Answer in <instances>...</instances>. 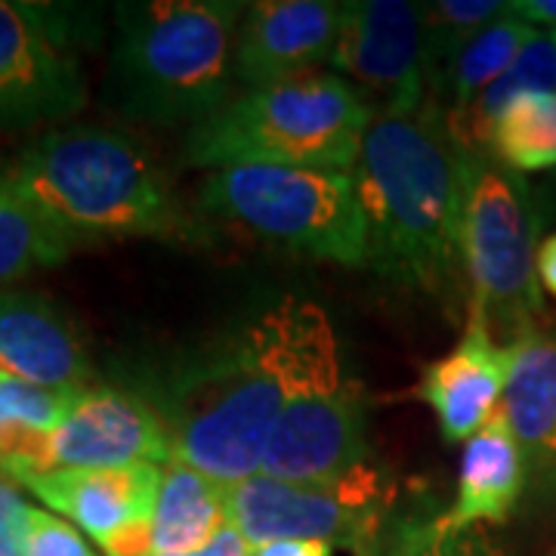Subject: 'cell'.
Wrapping results in <instances>:
<instances>
[{
	"label": "cell",
	"instance_id": "cell-1",
	"mask_svg": "<svg viewBox=\"0 0 556 556\" xmlns=\"http://www.w3.org/2000/svg\"><path fill=\"white\" fill-rule=\"evenodd\" d=\"M467 152L430 100L417 112L375 115L358 146V201L368 223V263L430 294L452 288L460 266Z\"/></svg>",
	"mask_w": 556,
	"mask_h": 556
},
{
	"label": "cell",
	"instance_id": "cell-23",
	"mask_svg": "<svg viewBox=\"0 0 556 556\" xmlns=\"http://www.w3.org/2000/svg\"><path fill=\"white\" fill-rule=\"evenodd\" d=\"M485 152L517 174L556 167V93L529 90L514 97L492 121Z\"/></svg>",
	"mask_w": 556,
	"mask_h": 556
},
{
	"label": "cell",
	"instance_id": "cell-21",
	"mask_svg": "<svg viewBox=\"0 0 556 556\" xmlns=\"http://www.w3.org/2000/svg\"><path fill=\"white\" fill-rule=\"evenodd\" d=\"M75 244L43 217L0 164V285L60 266Z\"/></svg>",
	"mask_w": 556,
	"mask_h": 556
},
{
	"label": "cell",
	"instance_id": "cell-30",
	"mask_svg": "<svg viewBox=\"0 0 556 556\" xmlns=\"http://www.w3.org/2000/svg\"><path fill=\"white\" fill-rule=\"evenodd\" d=\"M538 281L556 298V232L538 244Z\"/></svg>",
	"mask_w": 556,
	"mask_h": 556
},
{
	"label": "cell",
	"instance_id": "cell-31",
	"mask_svg": "<svg viewBox=\"0 0 556 556\" xmlns=\"http://www.w3.org/2000/svg\"><path fill=\"white\" fill-rule=\"evenodd\" d=\"M356 556H375V544H368V547H358Z\"/></svg>",
	"mask_w": 556,
	"mask_h": 556
},
{
	"label": "cell",
	"instance_id": "cell-25",
	"mask_svg": "<svg viewBox=\"0 0 556 556\" xmlns=\"http://www.w3.org/2000/svg\"><path fill=\"white\" fill-rule=\"evenodd\" d=\"M375 556H507L492 535L479 526L457 529L442 514H427L412 507L405 514H390L383 532L375 541Z\"/></svg>",
	"mask_w": 556,
	"mask_h": 556
},
{
	"label": "cell",
	"instance_id": "cell-3",
	"mask_svg": "<svg viewBox=\"0 0 556 556\" xmlns=\"http://www.w3.org/2000/svg\"><path fill=\"white\" fill-rule=\"evenodd\" d=\"M263 321L273 338L285 405L266 442L257 477L331 489L371 467L368 396L340 362L325 309L300 298L278 300Z\"/></svg>",
	"mask_w": 556,
	"mask_h": 556
},
{
	"label": "cell",
	"instance_id": "cell-33",
	"mask_svg": "<svg viewBox=\"0 0 556 556\" xmlns=\"http://www.w3.org/2000/svg\"><path fill=\"white\" fill-rule=\"evenodd\" d=\"M554 35H556V31H554Z\"/></svg>",
	"mask_w": 556,
	"mask_h": 556
},
{
	"label": "cell",
	"instance_id": "cell-18",
	"mask_svg": "<svg viewBox=\"0 0 556 556\" xmlns=\"http://www.w3.org/2000/svg\"><path fill=\"white\" fill-rule=\"evenodd\" d=\"M529 492V467L501 412L467 442L457 473V495L442 517L448 526L470 529L482 522H507Z\"/></svg>",
	"mask_w": 556,
	"mask_h": 556
},
{
	"label": "cell",
	"instance_id": "cell-24",
	"mask_svg": "<svg viewBox=\"0 0 556 556\" xmlns=\"http://www.w3.org/2000/svg\"><path fill=\"white\" fill-rule=\"evenodd\" d=\"M510 3L501 0H439L420 3L424 13V68H427V90L430 100L439 102L445 80L455 68L464 47L477 38L482 28L501 20Z\"/></svg>",
	"mask_w": 556,
	"mask_h": 556
},
{
	"label": "cell",
	"instance_id": "cell-6",
	"mask_svg": "<svg viewBox=\"0 0 556 556\" xmlns=\"http://www.w3.org/2000/svg\"><path fill=\"white\" fill-rule=\"evenodd\" d=\"M371 109L334 72L244 90L189 127V167H309L353 170Z\"/></svg>",
	"mask_w": 556,
	"mask_h": 556
},
{
	"label": "cell",
	"instance_id": "cell-16",
	"mask_svg": "<svg viewBox=\"0 0 556 556\" xmlns=\"http://www.w3.org/2000/svg\"><path fill=\"white\" fill-rule=\"evenodd\" d=\"M159 464H134L115 470H47L25 477V485L40 504L78 532L105 544L137 522H152L161 492Z\"/></svg>",
	"mask_w": 556,
	"mask_h": 556
},
{
	"label": "cell",
	"instance_id": "cell-29",
	"mask_svg": "<svg viewBox=\"0 0 556 556\" xmlns=\"http://www.w3.org/2000/svg\"><path fill=\"white\" fill-rule=\"evenodd\" d=\"M510 13L529 25H551L556 31V0H514Z\"/></svg>",
	"mask_w": 556,
	"mask_h": 556
},
{
	"label": "cell",
	"instance_id": "cell-4",
	"mask_svg": "<svg viewBox=\"0 0 556 556\" xmlns=\"http://www.w3.org/2000/svg\"><path fill=\"white\" fill-rule=\"evenodd\" d=\"M281 405L285 383L263 316L239 338L177 358L152 399L174 439V457L223 485L257 477Z\"/></svg>",
	"mask_w": 556,
	"mask_h": 556
},
{
	"label": "cell",
	"instance_id": "cell-26",
	"mask_svg": "<svg viewBox=\"0 0 556 556\" xmlns=\"http://www.w3.org/2000/svg\"><path fill=\"white\" fill-rule=\"evenodd\" d=\"M25 556H97L72 522L31 507L25 522Z\"/></svg>",
	"mask_w": 556,
	"mask_h": 556
},
{
	"label": "cell",
	"instance_id": "cell-12",
	"mask_svg": "<svg viewBox=\"0 0 556 556\" xmlns=\"http://www.w3.org/2000/svg\"><path fill=\"white\" fill-rule=\"evenodd\" d=\"M174 439L149 399L90 383L75 393L68 415L50 439L53 470H115L134 464H170Z\"/></svg>",
	"mask_w": 556,
	"mask_h": 556
},
{
	"label": "cell",
	"instance_id": "cell-20",
	"mask_svg": "<svg viewBox=\"0 0 556 556\" xmlns=\"http://www.w3.org/2000/svg\"><path fill=\"white\" fill-rule=\"evenodd\" d=\"M226 489L229 485L174 457L164 467L152 514L155 556L195 554L207 547L226 526Z\"/></svg>",
	"mask_w": 556,
	"mask_h": 556
},
{
	"label": "cell",
	"instance_id": "cell-5",
	"mask_svg": "<svg viewBox=\"0 0 556 556\" xmlns=\"http://www.w3.org/2000/svg\"><path fill=\"white\" fill-rule=\"evenodd\" d=\"M248 3L137 0L115 7L112 97L142 124H199L236 90V35Z\"/></svg>",
	"mask_w": 556,
	"mask_h": 556
},
{
	"label": "cell",
	"instance_id": "cell-7",
	"mask_svg": "<svg viewBox=\"0 0 556 556\" xmlns=\"http://www.w3.org/2000/svg\"><path fill=\"white\" fill-rule=\"evenodd\" d=\"M201 211L232 219L294 254L340 266L368 263V223L353 170L244 164L214 170Z\"/></svg>",
	"mask_w": 556,
	"mask_h": 556
},
{
	"label": "cell",
	"instance_id": "cell-17",
	"mask_svg": "<svg viewBox=\"0 0 556 556\" xmlns=\"http://www.w3.org/2000/svg\"><path fill=\"white\" fill-rule=\"evenodd\" d=\"M497 412L522 448L529 492L538 504H556V325L538 321L510 343V375Z\"/></svg>",
	"mask_w": 556,
	"mask_h": 556
},
{
	"label": "cell",
	"instance_id": "cell-32",
	"mask_svg": "<svg viewBox=\"0 0 556 556\" xmlns=\"http://www.w3.org/2000/svg\"><path fill=\"white\" fill-rule=\"evenodd\" d=\"M551 556H556V551H554V554H551Z\"/></svg>",
	"mask_w": 556,
	"mask_h": 556
},
{
	"label": "cell",
	"instance_id": "cell-19",
	"mask_svg": "<svg viewBox=\"0 0 556 556\" xmlns=\"http://www.w3.org/2000/svg\"><path fill=\"white\" fill-rule=\"evenodd\" d=\"M75 393L47 390L0 371V477L22 482L53 470L50 439L68 415Z\"/></svg>",
	"mask_w": 556,
	"mask_h": 556
},
{
	"label": "cell",
	"instance_id": "cell-9",
	"mask_svg": "<svg viewBox=\"0 0 556 556\" xmlns=\"http://www.w3.org/2000/svg\"><path fill=\"white\" fill-rule=\"evenodd\" d=\"M393 501L396 489L378 464L331 489L251 477L226 489V522L251 547L273 541H328L356 554L378 541Z\"/></svg>",
	"mask_w": 556,
	"mask_h": 556
},
{
	"label": "cell",
	"instance_id": "cell-27",
	"mask_svg": "<svg viewBox=\"0 0 556 556\" xmlns=\"http://www.w3.org/2000/svg\"><path fill=\"white\" fill-rule=\"evenodd\" d=\"M334 554V544L328 541H273V544H263L254 547L251 556H331Z\"/></svg>",
	"mask_w": 556,
	"mask_h": 556
},
{
	"label": "cell",
	"instance_id": "cell-14",
	"mask_svg": "<svg viewBox=\"0 0 556 556\" xmlns=\"http://www.w3.org/2000/svg\"><path fill=\"white\" fill-rule=\"evenodd\" d=\"M510 375V343H497L485 316L470 306L464 338L424 368L415 396L433 408L445 442H470L492 420Z\"/></svg>",
	"mask_w": 556,
	"mask_h": 556
},
{
	"label": "cell",
	"instance_id": "cell-10",
	"mask_svg": "<svg viewBox=\"0 0 556 556\" xmlns=\"http://www.w3.org/2000/svg\"><path fill=\"white\" fill-rule=\"evenodd\" d=\"M68 13L0 0V130L62 124L87 105Z\"/></svg>",
	"mask_w": 556,
	"mask_h": 556
},
{
	"label": "cell",
	"instance_id": "cell-22",
	"mask_svg": "<svg viewBox=\"0 0 556 556\" xmlns=\"http://www.w3.org/2000/svg\"><path fill=\"white\" fill-rule=\"evenodd\" d=\"M535 38V25L522 22L507 10L501 20L482 28L477 38L464 47V53L457 56L452 75L445 80V90L437 102L439 109L445 115H457L467 105H473Z\"/></svg>",
	"mask_w": 556,
	"mask_h": 556
},
{
	"label": "cell",
	"instance_id": "cell-11",
	"mask_svg": "<svg viewBox=\"0 0 556 556\" xmlns=\"http://www.w3.org/2000/svg\"><path fill=\"white\" fill-rule=\"evenodd\" d=\"M343 78L371 115L417 112L430 102L424 68V13L408 0L340 3V31L331 53Z\"/></svg>",
	"mask_w": 556,
	"mask_h": 556
},
{
	"label": "cell",
	"instance_id": "cell-13",
	"mask_svg": "<svg viewBox=\"0 0 556 556\" xmlns=\"http://www.w3.org/2000/svg\"><path fill=\"white\" fill-rule=\"evenodd\" d=\"M340 31V3L331 0H260L248 3L236 35V80L263 90L313 75L331 60Z\"/></svg>",
	"mask_w": 556,
	"mask_h": 556
},
{
	"label": "cell",
	"instance_id": "cell-8",
	"mask_svg": "<svg viewBox=\"0 0 556 556\" xmlns=\"http://www.w3.org/2000/svg\"><path fill=\"white\" fill-rule=\"evenodd\" d=\"M460 263L473 281V309L507 343L535 328L544 300L538 281V211L517 170L489 152H467Z\"/></svg>",
	"mask_w": 556,
	"mask_h": 556
},
{
	"label": "cell",
	"instance_id": "cell-28",
	"mask_svg": "<svg viewBox=\"0 0 556 556\" xmlns=\"http://www.w3.org/2000/svg\"><path fill=\"white\" fill-rule=\"evenodd\" d=\"M251 544L244 541V538L226 522L223 529L217 532V538L207 544V547H201V551H195V554H179V556H251Z\"/></svg>",
	"mask_w": 556,
	"mask_h": 556
},
{
	"label": "cell",
	"instance_id": "cell-2",
	"mask_svg": "<svg viewBox=\"0 0 556 556\" xmlns=\"http://www.w3.org/2000/svg\"><path fill=\"white\" fill-rule=\"evenodd\" d=\"M3 167L72 244L186 232L167 174L139 139L118 130H47Z\"/></svg>",
	"mask_w": 556,
	"mask_h": 556
},
{
	"label": "cell",
	"instance_id": "cell-15",
	"mask_svg": "<svg viewBox=\"0 0 556 556\" xmlns=\"http://www.w3.org/2000/svg\"><path fill=\"white\" fill-rule=\"evenodd\" d=\"M0 371L62 393L93 378L75 318L35 291H0Z\"/></svg>",
	"mask_w": 556,
	"mask_h": 556
}]
</instances>
